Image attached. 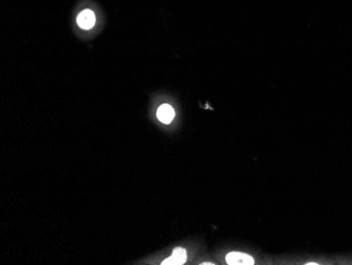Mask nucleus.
I'll return each mask as SVG.
<instances>
[{
    "label": "nucleus",
    "instance_id": "obj_1",
    "mask_svg": "<svg viewBox=\"0 0 352 265\" xmlns=\"http://www.w3.org/2000/svg\"><path fill=\"white\" fill-rule=\"evenodd\" d=\"M226 261L228 264L231 265H252L254 264V260L250 256L244 253L234 252L227 255Z\"/></svg>",
    "mask_w": 352,
    "mask_h": 265
},
{
    "label": "nucleus",
    "instance_id": "obj_2",
    "mask_svg": "<svg viewBox=\"0 0 352 265\" xmlns=\"http://www.w3.org/2000/svg\"><path fill=\"white\" fill-rule=\"evenodd\" d=\"M95 15L91 10H84L77 16V24L84 30H90L95 24Z\"/></svg>",
    "mask_w": 352,
    "mask_h": 265
},
{
    "label": "nucleus",
    "instance_id": "obj_3",
    "mask_svg": "<svg viewBox=\"0 0 352 265\" xmlns=\"http://www.w3.org/2000/svg\"><path fill=\"white\" fill-rule=\"evenodd\" d=\"M187 260V253L183 249L177 247L173 251V254L170 258L166 259L162 264L164 265H170V264H175V265H180L183 264Z\"/></svg>",
    "mask_w": 352,
    "mask_h": 265
},
{
    "label": "nucleus",
    "instance_id": "obj_4",
    "mask_svg": "<svg viewBox=\"0 0 352 265\" xmlns=\"http://www.w3.org/2000/svg\"><path fill=\"white\" fill-rule=\"evenodd\" d=\"M175 117V111L170 105L164 104L157 110V118L164 124H170Z\"/></svg>",
    "mask_w": 352,
    "mask_h": 265
}]
</instances>
